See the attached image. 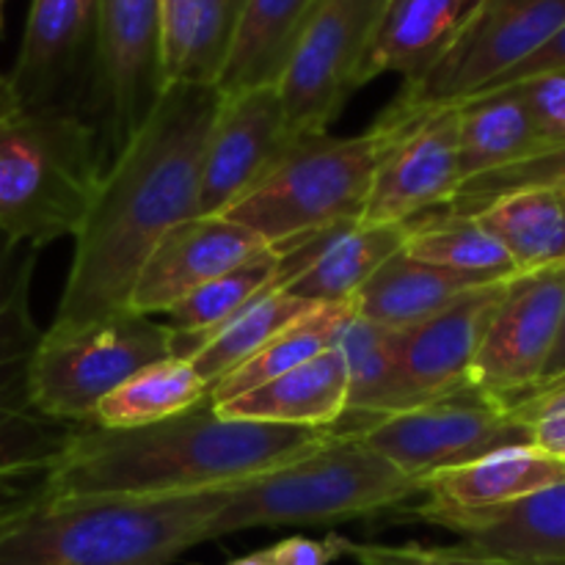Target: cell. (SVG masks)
<instances>
[{
	"label": "cell",
	"instance_id": "obj_1",
	"mask_svg": "<svg viewBox=\"0 0 565 565\" xmlns=\"http://www.w3.org/2000/svg\"><path fill=\"white\" fill-rule=\"evenodd\" d=\"M218 105L213 83H169L138 130L110 154L75 232L50 329H75L127 309L149 252L177 224L199 215L202 152Z\"/></svg>",
	"mask_w": 565,
	"mask_h": 565
},
{
	"label": "cell",
	"instance_id": "obj_2",
	"mask_svg": "<svg viewBox=\"0 0 565 565\" xmlns=\"http://www.w3.org/2000/svg\"><path fill=\"white\" fill-rule=\"evenodd\" d=\"M331 430L226 419L210 395L141 428L77 425L55 463L53 497H177L232 489L285 467Z\"/></svg>",
	"mask_w": 565,
	"mask_h": 565
},
{
	"label": "cell",
	"instance_id": "obj_3",
	"mask_svg": "<svg viewBox=\"0 0 565 565\" xmlns=\"http://www.w3.org/2000/svg\"><path fill=\"white\" fill-rule=\"evenodd\" d=\"M224 494H47L0 522V565H171L207 544Z\"/></svg>",
	"mask_w": 565,
	"mask_h": 565
},
{
	"label": "cell",
	"instance_id": "obj_4",
	"mask_svg": "<svg viewBox=\"0 0 565 565\" xmlns=\"http://www.w3.org/2000/svg\"><path fill=\"white\" fill-rule=\"evenodd\" d=\"M423 494V483L364 445L334 434L307 456L226 489L207 541L246 530L320 527L392 511Z\"/></svg>",
	"mask_w": 565,
	"mask_h": 565
},
{
	"label": "cell",
	"instance_id": "obj_5",
	"mask_svg": "<svg viewBox=\"0 0 565 565\" xmlns=\"http://www.w3.org/2000/svg\"><path fill=\"white\" fill-rule=\"evenodd\" d=\"M97 127L64 105L0 125V235L44 248L75 237L105 174Z\"/></svg>",
	"mask_w": 565,
	"mask_h": 565
},
{
	"label": "cell",
	"instance_id": "obj_6",
	"mask_svg": "<svg viewBox=\"0 0 565 565\" xmlns=\"http://www.w3.org/2000/svg\"><path fill=\"white\" fill-rule=\"evenodd\" d=\"M392 141L395 125L386 114L359 136L315 132L296 138L279 163L221 215L257 235L268 248L326 226L362 221Z\"/></svg>",
	"mask_w": 565,
	"mask_h": 565
},
{
	"label": "cell",
	"instance_id": "obj_7",
	"mask_svg": "<svg viewBox=\"0 0 565 565\" xmlns=\"http://www.w3.org/2000/svg\"><path fill=\"white\" fill-rule=\"evenodd\" d=\"M39 248L0 235V522L50 494L55 463L77 425L33 408L28 370L39 345L31 307Z\"/></svg>",
	"mask_w": 565,
	"mask_h": 565
},
{
	"label": "cell",
	"instance_id": "obj_8",
	"mask_svg": "<svg viewBox=\"0 0 565 565\" xmlns=\"http://www.w3.org/2000/svg\"><path fill=\"white\" fill-rule=\"evenodd\" d=\"M169 356H174V331L132 309L75 329H44L31 356L28 395L44 417L88 425L103 397Z\"/></svg>",
	"mask_w": 565,
	"mask_h": 565
},
{
	"label": "cell",
	"instance_id": "obj_9",
	"mask_svg": "<svg viewBox=\"0 0 565 565\" xmlns=\"http://www.w3.org/2000/svg\"><path fill=\"white\" fill-rule=\"evenodd\" d=\"M334 434L359 436L417 483L502 447L530 445V425L472 384L406 412L334 428Z\"/></svg>",
	"mask_w": 565,
	"mask_h": 565
},
{
	"label": "cell",
	"instance_id": "obj_10",
	"mask_svg": "<svg viewBox=\"0 0 565 565\" xmlns=\"http://www.w3.org/2000/svg\"><path fill=\"white\" fill-rule=\"evenodd\" d=\"M386 0H318L276 88L292 138L329 132L356 92V72Z\"/></svg>",
	"mask_w": 565,
	"mask_h": 565
},
{
	"label": "cell",
	"instance_id": "obj_11",
	"mask_svg": "<svg viewBox=\"0 0 565 565\" xmlns=\"http://www.w3.org/2000/svg\"><path fill=\"white\" fill-rule=\"evenodd\" d=\"M563 22L565 0H483L441 58L395 99L412 108L463 103L530 58Z\"/></svg>",
	"mask_w": 565,
	"mask_h": 565
},
{
	"label": "cell",
	"instance_id": "obj_12",
	"mask_svg": "<svg viewBox=\"0 0 565 565\" xmlns=\"http://www.w3.org/2000/svg\"><path fill=\"white\" fill-rule=\"evenodd\" d=\"M563 301L565 265L513 276L486 326L469 384L502 408L533 392L555 348Z\"/></svg>",
	"mask_w": 565,
	"mask_h": 565
},
{
	"label": "cell",
	"instance_id": "obj_13",
	"mask_svg": "<svg viewBox=\"0 0 565 565\" xmlns=\"http://www.w3.org/2000/svg\"><path fill=\"white\" fill-rule=\"evenodd\" d=\"M395 125V141L375 174L364 204L367 224H408L445 207L461 188L458 110L412 108L392 99L384 110Z\"/></svg>",
	"mask_w": 565,
	"mask_h": 565
},
{
	"label": "cell",
	"instance_id": "obj_14",
	"mask_svg": "<svg viewBox=\"0 0 565 565\" xmlns=\"http://www.w3.org/2000/svg\"><path fill=\"white\" fill-rule=\"evenodd\" d=\"M292 141L276 86L221 94L202 152L199 215H221L246 196Z\"/></svg>",
	"mask_w": 565,
	"mask_h": 565
},
{
	"label": "cell",
	"instance_id": "obj_15",
	"mask_svg": "<svg viewBox=\"0 0 565 565\" xmlns=\"http://www.w3.org/2000/svg\"><path fill=\"white\" fill-rule=\"evenodd\" d=\"M97 88L114 154L163 92L160 0H97ZM108 154V160H110Z\"/></svg>",
	"mask_w": 565,
	"mask_h": 565
},
{
	"label": "cell",
	"instance_id": "obj_16",
	"mask_svg": "<svg viewBox=\"0 0 565 565\" xmlns=\"http://www.w3.org/2000/svg\"><path fill=\"white\" fill-rule=\"evenodd\" d=\"M511 281V279H508ZM508 281L472 287L441 312L397 337V395L392 414L423 406L469 386L483 331Z\"/></svg>",
	"mask_w": 565,
	"mask_h": 565
},
{
	"label": "cell",
	"instance_id": "obj_17",
	"mask_svg": "<svg viewBox=\"0 0 565 565\" xmlns=\"http://www.w3.org/2000/svg\"><path fill=\"white\" fill-rule=\"evenodd\" d=\"M406 224L345 221L270 248L274 285L307 303H353L364 281L406 246Z\"/></svg>",
	"mask_w": 565,
	"mask_h": 565
},
{
	"label": "cell",
	"instance_id": "obj_18",
	"mask_svg": "<svg viewBox=\"0 0 565 565\" xmlns=\"http://www.w3.org/2000/svg\"><path fill=\"white\" fill-rule=\"evenodd\" d=\"M265 248L257 235L224 215H193L163 235L143 259L127 309L147 318L166 315L193 290L241 268Z\"/></svg>",
	"mask_w": 565,
	"mask_h": 565
},
{
	"label": "cell",
	"instance_id": "obj_19",
	"mask_svg": "<svg viewBox=\"0 0 565 565\" xmlns=\"http://www.w3.org/2000/svg\"><path fill=\"white\" fill-rule=\"evenodd\" d=\"M563 480L565 461L561 458L533 445H511L423 480L419 497L425 502L417 505V516L441 527L450 519L497 511Z\"/></svg>",
	"mask_w": 565,
	"mask_h": 565
},
{
	"label": "cell",
	"instance_id": "obj_20",
	"mask_svg": "<svg viewBox=\"0 0 565 565\" xmlns=\"http://www.w3.org/2000/svg\"><path fill=\"white\" fill-rule=\"evenodd\" d=\"M483 0H386L356 72V92L381 75L417 83L441 58Z\"/></svg>",
	"mask_w": 565,
	"mask_h": 565
},
{
	"label": "cell",
	"instance_id": "obj_21",
	"mask_svg": "<svg viewBox=\"0 0 565 565\" xmlns=\"http://www.w3.org/2000/svg\"><path fill=\"white\" fill-rule=\"evenodd\" d=\"M213 406L226 419L331 430L348 412L345 364L340 351L329 348L301 367Z\"/></svg>",
	"mask_w": 565,
	"mask_h": 565
},
{
	"label": "cell",
	"instance_id": "obj_22",
	"mask_svg": "<svg viewBox=\"0 0 565 565\" xmlns=\"http://www.w3.org/2000/svg\"><path fill=\"white\" fill-rule=\"evenodd\" d=\"M97 31V0H31L9 81L22 108L53 105L83 44Z\"/></svg>",
	"mask_w": 565,
	"mask_h": 565
},
{
	"label": "cell",
	"instance_id": "obj_23",
	"mask_svg": "<svg viewBox=\"0 0 565 565\" xmlns=\"http://www.w3.org/2000/svg\"><path fill=\"white\" fill-rule=\"evenodd\" d=\"M441 530L519 565H565V480L497 511L450 519Z\"/></svg>",
	"mask_w": 565,
	"mask_h": 565
},
{
	"label": "cell",
	"instance_id": "obj_24",
	"mask_svg": "<svg viewBox=\"0 0 565 565\" xmlns=\"http://www.w3.org/2000/svg\"><path fill=\"white\" fill-rule=\"evenodd\" d=\"M315 6L318 0H243L215 88L237 94L276 86Z\"/></svg>",
	"mask_w": 565,
	"mask_h": 565
},
{
	"label": "cell",
	"instance_id": "obj_25",
	"mask_svg": "<svg viewBox=\"0 0 565 565\" xmlns=\"http://www.w3.org/2000/svg\"><path fill=\"white\" fill-rule=\"evenodd\" d=\"M475 281L414 259L401 248L392 254L353 298V312L386 329H412L463 296Z\"/></svg>",
	"mask_w": 565,
	"mask_h": 565
},
{
	"label": "cell",
	"instance_id": "obj_26",
	"mask_svg": "<svg viewBox=\"0 0 565 565\" xmlns=\"http://www.w3.org/2000/svg\"><path fill=\"white\" fill-rule=\"evenodd\" d=\"M463 182L519 163L541 149L522 99L511 88L475 94L456 105Z\"/></svg>",
	"mask_w": 565,
	"mask_h": 565
},
{
	"label": "cell",
	"instance_id": "obj_27",
	"mask_svg": "<svg viewBox=\"0 0 565 565\" xmlns=\"http://www.w3.org/2000/svg\"><path fill=\"white\" fill-rule=\"evenodd\" d=\"M408 237L403 252L414 259L463 276L475 285H494L519 276L494 235L475 215L428 213L406 224Z\"/></svg>",
	"mask_w": 565,
	"mask_h": 565
},
{
	"label": "cell",
	"instance_id": "obj_28",
	"mask_svg": "<svg viewBox=\"0 0 565 565\" xmlns=\"http://www.w3.org/2000/svg\"><path fill=\"white\" fill-rule=\"evenodd\" d=\"M397 337L401 331L359 318L356 312L340 326L334 348L345 364L348 412L334 428L392 414L397 395Z\"/></svg>",
	"mask_w": 565,
	"mask_h": 565
},
{
	"label": "cell",
	"instance_id": "obj_29",
	"mask_svg": "<svg viewBox=\"0 0 565 565\" xmlns=\"http://www.w3.org/2000/svg\"><path fill=\"white\" fill-rule=\"evenodd\" d=\"M475 218L500 241L519 274L565 265V207L561 193H508L486 204Z\"/></svg>",
	"mask_w": 565,
	"mask_h": 565
},
{
	"label": "cell",
	"instance_id": "obj_30",
	"mask_svg": "<svg viewBox=\"0 0 565 565\" xmlns=\"http://www.w3.org/2000/svg\"><path fill=\"white\" fill-rule=\"evenodd\" d=\"M210 386L193 364L182 356L160 359L116 386L94 412L99 428H141L163 423L174 414L188 412L207 397Z\"/></svg>",
	"mask_w": 565,
	"mask_h": 565
},
{
	"label": "cell",
	"instance_id": "obj_31",
	"mask_svg": "<svg viewBox=\"0 0 565 565\" xmlns=\"http://www.w3.org/2000/svg\"><path fill=\"white\" fill-rule=\"evenodd\" d=\"M351 312L353 303H318V307H312L296 323L279 331L274 340L265 342L241 367H235L230 375L215 381L207 392L210 401H232V397L257 390V386L301 367L303 362L315 359L318 353L334 348L337 331H340V326L345 323V318Z\"/></svg>",
	"mask_w": 565,
	"mask_h": 565
},
{
	"label": "cell",
	"instance_id": "obj_32",
	"mask_svg": "<svg viewBox=\"0 0 565 565\" xmlns=\"http://www.w3.org/2000/svg\"><path fill=\"white\" fill-rule=\"evenodd\" d=\"M318 303H307L301 298L290 296L281 287L268 285L259 296H254L237 315H232L224 326L210 334V340L188 356L204 384L213 386L232 370L241 367L246 359H252L265 342L274 340L279 331L296 323L303 312H309Z\"/></svg>",
	"mask_w": 565,
	"mask_h": 565
},
{
	"label": "cell",
	"instance_id": "obj_33",
	"mask_svg": "<svg viewBox=\"0 0 565 565\" xmlns=\"http://www.w3.org/2000/svg\"><path fill=\"white\" fill-rule=\"evenodd\" d=\"M274 274L276 254L265 248L241 268L207 281L188 298H182L177 307H171L163 315V323L174 331V356L188 359L191 353H196L218 326L241 312L265 287L274 285Z\"/></svg>",
	"mask_w": 565,
	"mask_h": 565
},
{
	"label": "cell",
	"instance_id": "obj_34",
	"mask_svg": "<svg viewBox=\"0 0 565 565\" xmlns=\"http://www.w3.org/2000/svg\"><path fill=\"white\" fill-rule=\"evenodd\" d=\"M519 191H565V143L539 149V152L519 160V163L461 182L456 196L445 207L434 210V213L478 215L494 199Z\"/></svg>",
	"mask_w": 565,
	"mask_h": 565
},
{
	"label": "cell",
	"instance_id": "obj_35",
	"mask_svg": "<svg viewBox=\"0 0 565 565\" xmlns=\"http://www.w3.org/2000/svg\"><path fill=\"white\" fill-rule=\"evenodd\" d=\"M356 565H519L489 555L475 546H425V544H356L351 546Z\"/></svg>",
	"mask_w": 565,
	"mask_h": 565
},
{
	"label": "cell",
	"instance_id": "obj_36",
	"mask_svg": "<svg viewBox=\"0 0 565 565\" xmlns=\"http://www.w3.org/2000/svg\"><path fill=\"white\" fill-rule=\"evenodd\" d=\"M508 88L522 99L541 149L565 143V72L530 77Z\"/></svg>",
	"mask_w": 565,
	"mask_h": 565
},
{
	"label": "cell",
	"instance_id": "obj_37",
	"mask_svg": "<svg viewBox=\"0 0 565 565\" xmlns=\"http://www.w3.org/2000/svg\"><path fill=\"white\" fill-rule=\"evenodd\" d=\"M552 72H565V22L555 31V36L546 39L539 50H535L530 58H524L522 64L513 66L511 72H505L502 77H497L489 88H483L480 94L486 92H497V88H508L516 86V83L530 81V77L539 75H552Z\"/></svg>",
	"mask_w": 565,
	"mask_h": 565
},
{
	"label": "cell",
	"instance_id": "obj_38",
	"mask_svg": "<svg viewBox=\"0 0 565 565\" xmlns=\"http://www.w3.org/2000/svg\"><path fill=\"white\" fill-rule=\"evenodd\" d=\"M522 423L530 425V445L565 461V403H550L524 414Z\"/></svg>",
	"mask_w": 565,
	"mask_h": 565
},
{
	"label": "cell",
	"instance_id": "obj_39",
	"mask_svg": "<svg viewBox=\"0 0 565 565\" xmlns=\"http://www.w3.org/2000/svg\"><path fill=\"white\" fill-rule=\"evenodd\" d=\"M563 379H565V301H563V318H561V329H557L555 348H552V356H550V362H546L544 375H541L539 386H535L533 392L546 390V386L557 384V381H563ZM533 392H527L524 397H530ZM524 397H522V401H524ZM522 401H519V403H522Z\"/></svg>",
	"mask_w": 565,
	"mask_h": 565
},
{
	"label": "cell",
	"instance_id": "obj_40",
	"mask_svg": "<svg viewBox=\"0 0 565 565\" xmlns=\"http://www.w3.org/2000/svg\"><path fill=\"white\" fill-rule=\"evenodd\" d=\"M550 403H565V379L557 381V384L546 386V390L533 392V395L524 397L522 403L511 406V408H508V412H511L516 419H522L524 414L535 412V408H541V406H550Z\"/></svg>",
	"mask_w": 565,
	"mask_h": 565
},
{
	"label": "cell",
	"instance_id": "obj_41",
	"mask_svg": "<svg viewBox=\"0 0 565 565\" xmlns=\"http://www.w3.org/2000/svg\"><path fill=\"white\" fill-rule=\"evenodd\" d=\"M22 110V103H20V94H17V88L11 86L9 75H0V125H6V121L11 119V116H17Z\"/></svg>",
	"mask_w": 565,
	"mask_h": 565
},
{
	"label": "cell",
	"instance_id": "obj_42",
	"mask_svg": "<svg viewBox=\"0 0 565 565\" xmlns=\"http://www.w3.org/2000/svg\"><path fill=\"white\" fill-rule=\"evenodd\" d=\"M224 565H276V561H274V552H270V546H265V550L248 552V555L235 557V561H230Z\"/></svg>",
	"mask_w": 565,
	"mask_h": 565
},
{
	"label": "cell",
	"instance_id": "obj_43",
	"mask_svg": "<svg viewBox=\"0 0 565 565\" xmlns=\"http://www.w3.org/2000/svg\"><path fill=\"white\" fill-rule=\"evenodd\" d=\"M6 31V0H0V36Z\"/></svg>",
	"mask_w": 565,
	"mask_h": 565
},
{
	"label": "cell",
	"instance_id": "obj_44",
	"mask_svg": "<svg viewBox=\"0 0 565 565\" xmlns=\"http://www.w3.org/2000/svg\"><path fill=\"white\" fill-rule=\"evenodd\" d=\"M561 202H563V207H565V191L561 193Z\"/></svg>",
	"mask_w": 565,
	"mask_h": 565
},
{
	"label": "cell",
	"instance_id": "obj_45",
	"mask_svg": "<svg viewBox=\"0 0 565 565\" xmlns=\"http://www.w3.org/2000/svg\"><path fill=\"white\" fill-rule=\"evenodd\" d=\"M237 3H243V0H237Z\"/></svg>",
	"mask_w": 565,
	"mask_h": 565
}]
</instances>
